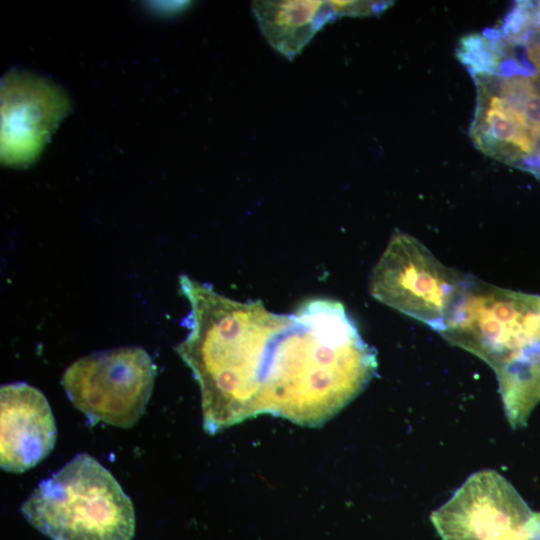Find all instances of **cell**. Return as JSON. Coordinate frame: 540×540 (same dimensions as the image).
I'll use <instances>...</instances> for the list:
<instances>
[{"label": "cell", "instance_id": "14", "mask_svg": "<svg viewBox=\"0 0 540 540\" xmlns=\"http://www.w3.org/2000/svg\"><path fill=\"white\" fill-rule=\"evenodd\" d=\"M522 45L527 67L540 75V23L527 35Z\"/></svg>", "mask_w": 540, "mask_h": 540}, {"label": "cell", "instance_id": "11", "mask_svg": "<svg viewBox=\"0 0 540 540\" xmlns=\"http://www.w3.org/2000/svg\"><path fill=\"white\" fill-rule=\"evenodd\" d=\"M456 57L469 70L471 76H492L513 71L520 62L513 51L492 29L462 37Z\"/></svg>", "mask_w": 540, "mask_h": 540}, {"label": "cell", "instance_id": "15", "mask_svg": "<svg viewBox=\"0 0 540 540\" xmlns=\"http://www.w3.org/2000/svg\"><path fill=\"white\" fill-rule=\"evenodd\" d=\"M527 540H540V513L534 512Z\"/></svg>", "mask_w": 540, "mask_h": 540}, {"label": "cell", "instance_id": "3", "mask_svg": "<svg viewBox=\"0 0 540 540\" xmlns=\"http://www.w3.org/2000/svg\"><path fill=\"white\" fill-rule=\"evenodd\" d=\"M20 510L53 540H131L135 533L132 501L111 472L87 453L41 481Z\"/></svg>", "mask_w": 540, "mask_h": 540}, {"label": "cell", "instance_id": "10", "mask_svg": "<svg viewBox=\"0 0 540 540\" xmlns=\"http://www.w3.org/2000/svg\"><path fill=\"white\" fill-rule=\"evenodd\" d=\"M252 10L262 35L289 60L337 18L329 1H254Z\"/></svg>", "mask_w": 540, "mask_h": 540}, {"label": "cell", "instance_id": "4", "mask_svg": "<svg viewBox=\"0 0 540 540\" xmlns=\"http://www.w3.org/2000/svg\"><path fill=\"white\" fill-rule=\"evenodd\" d=\"M471 278L442 264L416 238L396 232L372 270L369 289L379 302L440 334Z\"/></svg>", "mask_w": 540, "mask_h": 540}, {"label": "cell", "instance_id": "13", "mask_svg": "<svg viewBox=\"0 0 540 540\" xmlns=\"http://www.w3.org/2000/svg\"><path fill=\"white\" fill-rule=\"evenodd\" d=\"M338 16L363 17L382 13L392 2L389 1H329Z\"/></svg>", "mask_w": 540, "mask_h": 540}, {"label": "cell", "instance_id": "7", "mask_svg": "<svg viewBox=\"0 0 540 540\" xmlns=\"http://www.w3.org/2000/svg\"><path fill=\"white\" fill-rule=\"evenodd\" d=\"M2 160L22 166L35 159L69 108V100L49 80L14 71L1 86Z\"/></svg>", "mask_w": 540, "mask_h": 540}, {"label": "cell", "instance_id": "1", "mask_svg": "<svg viewBox=\"0 0 540 540\" xmlns=\"http://www.w3.org/2000/svg\"><path fill=\"white\" fill-rule=\"evenodd\" d=\"M180 289L190 313L175 350L199 384L210 435L262 414L319 427L376 372V352L340 302L311 299L276 314L261 300L236 301L190 277Z\"/></svg>", "mask_w": 540, "mask_h": 540}, {"label": "cell", "instance_id": "12", "mask_svg": "<svg viewBox=\"0 0 540 540\" xmlns=\"http://www.w3.org/2000/svg\"><path fill=\"white\" fill-rule=\"evenodd\" d=\"M499 95L532 135L540 151V75L490 76Z\"/></svg>", "mask_w": 540, "mask_h": 540}, {"label": "cell", "instance_id": "9", "mask_svg": "<svg viewBox=\"0 0 540 540\" xmlns=\"http://www.w3.org/2000/svg\"><path fill=\"white\" fill-rule=\"evenodd\" d=\"M477 101L470 135L483 154L526 169L540 153L536 141L494 87L490 76L473 78Z\"/></svg>", "mask_w": 540, "mask_h": 540}, {"label": "cell", "instance_id": "8", "mask_svg": "<svg viewBox=\"0 0 540 540\" xmlns=\"http://www.w3.org/2000/svg\"><path fill=\"white\" fill-rule=\"evenodd\" d=\"M55 420L44 394L25 383L0 389V465L22 473L44 460L54 448Z\"/></svg>", "mask_w": 540, "mask_h": 540}, {"label": "cell", "instance_id": "6", "mask_svg": "<svg viewBox=\"0 0 540 540\" xmlns=\"http://www.w3.org/2000/svg\"><path fill=\"white\" fill-rule=\"evenodd\" d=\"M533 514L502 475L481 470L430 518L442 540H527Z\"/></svg>", "mask_w": 540, "mask_h": 540}, {"label": "cell", "instance_id": "5", "mask_svg": "<svg viewBox=\"0 0 540 540\" xmlns=\"http://www.w3.org/2000/svg\"><path fill=\"white\" fill-rule=\"evenodd\" d=\"M156 367L140 347L90 353L74 361L61 384L71 403L93 423L133 426L152 393Z\"/></svg>", "mask_w": 540, "mask_h": 540}, {"label": "cell", "instance_id": "2", "mask_svg": "<svg viewBox=\"0 0 540 540\" xmlns=\"http://www.w3.org/2000/svg\"><path fill=\"white\" fill-rule=\"evenodd\" d=\"M440 335L494 370L503 401L540 399V296L472 277Z\"/></svg>", "mask_w": 540, "mask_h": 540}]
</instances>
